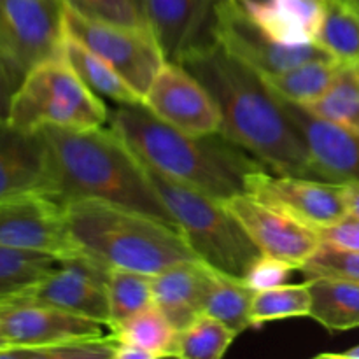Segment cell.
I'll return each mask as SVG.
<instances>
[{
	"label": "cell",
	"mask_w": 359,
	"mask_h": 359,
	"mask_svg": "<svg viewBox=\"0 0 359 359\" xmlns=\"http://www.w3.org/2000/svg\"><path fill=\"white\" fill-rule=\"evenodd\" d=\"M58 53L72 67L79 79L98 97L109 98L118 105L142 104V97L104 58L95 55L72 35L65 34V30Z\"/></svg>",
	"instance_id": "21"
},
{
	"label": "cell",
	"mask_w": 359,
	"mask_h": 359,
	"mask_svg": "<svg viewBox=\"0 0 359 359\" xmlns=\"http://www.w3.org/2000/svg\"><path fill=\"white\" fill-rule=\"evenodd\" d=\"M0 245L60 259L83 255L70 233L65 205L46 193L0 200Z\"/></svg>",
	"instance_id": "9"
},
{
	"label": "cell",
	"mask_w": 359,
	"mask_h": 359,
	"mask_svg": "<svg viewBox=\"0 0 359 359\" xmlns=\"http://www.w3.org/2000/svg\"><path fill=\"white\" fill-rule=\"evenodd\" d=\"M219 0H142L144 14L167 62L181 63L189 53L214 42Z\"/></svg>",
	"instance_id": "17"
},
{
	"label": "cell",
	"mask_w": 359,
	"mask_h": 359,
	"mask_svg": "<svg viewBox=\"0 0 359 359\" xmlns=\"http://www.w3.org/2000/svg\"><path fill=\"white\" fill-rule=\"evenodd\" d=\"M311 286L302 284H280L269 290L256 291L251 304L252 328L283 319L309 318L311 316Z\"/></svg>",
	"instance_id": "30"
},
{
	"label": "cell",
	"mask_w": 359,
	"mask_h": 359,
	"mask_svg": "<svg viewBox=\"0 0 359 359\" xmlns=\"http://www.w3.org/2000/svg\"><path fill=\"white\" fill-rule=\"evenodd\" d=\"M300 270L307 277H337L359 284V252L321 242Z\"/></svg>",
	"instance_id": "34"
},
{
	"label": "cell",
	"mask_w": 359,
	"mask_h": 359,
	"mask_svg": "<svg viewBox=\"0 0 359 359\" xmlns=\"http://www.w3.org/2000/svg\"><path fill=\"white\" fill-rule=\"evenodd\" d=\"M111 335L118 344L140 347L154 354L156 359H161L170 358L177 330L156 305H151L146 311L111 328Z\"/></svg>",
	"instance_id": "26"
},
{
	"label": "cell",
	"mask_w": 359,
	"mask_h": 359,
	"mask_svg": "<svg viewBox=\"0 0 359 359\" xmlns=\"http://www.w3.org/2000/svg\"><path fill=\"white\" fill-rule=\"evenodd\" d=\"M284 111L300 133L316 179L359 184V132L311 114L304 105L284 100Z\"/></svg>",
	"instance_id": "16"
},
{
	"label": "cell",
	"mask_w": 359,
	"mask_h": 359,
	"mask_svg": "<svg viewBox=\"0 0 359 359\" xmlns=\"http://www.w3.org/2000/svg\"><path fill=\"white\" fill-rule=\"evenodd\" d=\"M7 349H11V346L6 342V340H4V337L0 335V354H2L4 351H7Z\"/></svg>",
	"instance_id": "41"
},
{
	"label": "cell",
	"mask_w": 359,
	"mask_h": 359,
	"mask_svg": "<svg viewBox=\"0 0 359 359\" xmlns=\"http://www.w3.org/2000/svg\"><path fill=\"white\" fill-rule=\"evenodd\" d=\"M314 42L339 62H359V13L339 0H325Z\"/></svg>",
	"instance_id": "27"
},
{
	"label": "cell",
	"mask_w": 359,
	"mask_h": 359,
	"mask_svg": "<svg viewBox=\"0 0 359 359\" xmlns=\"http://www.w3.org/2000/svg\"><path fill=\"white\" fill-rule=\"evenodd\" d=\"M311 316L328 332L359 328V284L337 277H309Z\"/></svg>",
	"instance_id": "22"
},
{
	"label": "cell",
	"mask_w": 359,
	"mask_h": 359,
	"mask_svg": "<svg viewBox=\"0 0 359 359\" xmlns=\"http://www.w3.org/2000/svg\"><path fill=\"white\" fill-rule=\"evenodd\" d=\"M109 270L111 266L90 258L84 252L72 258H63L48 276L9 300L51 305L93 319L109 328Z\"/></svg>",
	"instance_id": "12"
},
{
	"label": "cell",
	"mask_w": 359,
	"mask_h": 359,
	"mask_svg": "<svg viewBox=\"0 0 359 359\" xmlns=\"http://www.w3.org/2000/svg\"><path fill=\"white\" fill-rule=\"evenodd\" d=\"M109 330L154 305L153 276L111 266L107 277Z\"/></svg>",
	"instance_id": "28"
},
{
	"label": "cell",
	"mask_w": 359,
	"mask_h": 359,
	"mask_svg": "<svg viewBox=\"0 0 359 359\" xmlns=\"http://www.w3.org/2000/svg\"><path fill=\"white\" fill-rule=\"evenodd\" d=\"M311 114L359 132V62H342L328 90L304 105Z\"/></svg>",
	"instance_id": "25"
},
{
	"label": "cell",
	"mask_w": 359,
	"mask_h": 359,
	"mask_svg": "<svg viewBox=\"0 0 359 359\" xmlns=\"http://www.w3.org/2000/svg\"><path fill=\"white\" fill-rule=\"evenodd\" d=\"M224 203L241 221L262 255L283 259L297 270H300V266L321 245L316 228L255 198L249 193L231 196L224 200Z\"/></svg>",
	"instance_id": "14"
},
{
	"label": "cell",
	"mask_w": 359,
	"mask_h": 359,
	"mask_svg": "<svg viewBox=\"0 0 359 359\" xmlns=\"http://www.w3.org/2000/svg\"><path fill=\"white\" fill-rule=\"evenodd\" d=\"M339 2L346 4L347 7H351V9L356 11V13H359V0H339Z\"/></svg>",
	"instance_id": "40"
},
{
	"label": "cell",
	"mask_w": 359,
	"mask_h": 359,
	"mask_svg": "<svg viewBox=\"0 0 359 359\" xmlns=\"http://www.w3.org/2000/svg\"><path fill=\"white\" fill-rule=\"evenodd\" d=\"M318 358H330V359H359V344L351 347V349L342 351V353H325L319 354Z\"/></svg>",
	"instance_id": "39"
},
{
	"label": "cell",
	"mask_w": 359,
	"mask_h": 359,
	"mask_svg": "<svg viewBox=\"0 0 359 359\" xmlns=\"http://www.w3.org/2000/svg\"><path fill=\"white\" fill-rule=\"evenodd\" d=\"M63 30L104 58L142 98L167 62L147 27L91 20L63 6Z\"/></svg>",
	"instance_id": "8"
},
{
	"label": "cell",
	"mask_w": 359,
	"mask_h": 359,
	"mask_svg": "<svg viewBox=\"0 0 359 359\" xmlns=\"http://www.w3.org/2000/svg\"><path fill=\"white\" fill-rule=\"evenodd\" d=\"M49 163V196L67 205L102 200L175 224L154 189L144 161L109 126L93 130H39ZM177 226V224H175Z\"/></svg>",
	"instance_id": "2"
},
{
	"label": "cell",
	"mask_w": 359,
	"mask_h": 359,
	"mask_svg": "<svg viewBox=\"0 0 359 359\" xmlns=\"http://www.w3.org/2000/svg\"><path fill=\"white\" fill-rule=\"evenodd\" d=\"M0 335L11 349L30 351L67 340L104 335V325L51 305L27 300L0 302Z\"/></svg>",
	"instance_id": "15"
},
{
	"label": "cell",
	"mask_w": 359,
	"mask_h": 359,
	"mask_svg": "<svg viewBox=\"0 0 359 359\" xmlns=\"http://www.w3.org/2000/svg\"><path fill=\"white\" fill-rule=\"evenodd\" d=\"M62 39V0H0V67L16 90L37 63L58 55Z\"/></svg>",
	"instance_id": "7"
},
{
	"label": "cell",
	"mask_w": 359,
	"mask_h": 359,
	"mask_svg": "<svg viewBox=\"0 0 359 359\" xmlns=\"http://www.w3.org/2000/svg\"><path fill=\"white\" fill-rule=\"evenodd\" d=\"M214 41L228 55L251 67L259 76H270L311 60L332 56L316 42L304 46L276 42L249 18L238 0L217 2Z\"/></svg>",
	"instance_id": "10"
},
{
	"label": "cell",
	"mask_w": 359,
	"mask_h": 359,
	"mask_svg": "<svg viewBox=\"0 0 359 359\" xmlns=\"http://www.w3.org/2000/svg\"><path fill=\"white\" fill-rule=\"evenodd\" d=\"M340 63L342 62L333 56H326V58L311 60V62L300 63V65L283 70V72L262 77L266 86L280 98L294 102V104L307 105L328 90L339 72Z\"/></svg>",
	"instance_id": "23"
},
{
	"label": "cell",
	"mask_w": 359,
	"mask_h": 359,
	"mask_svg": "<svg viewBox=\"0 0 359 359\" xmlns=\"http://www.w3.org/2000/svg\"><path fill=\"white\" fill-rule=\"evenodd\" d=\"M216 100L221 135L286 175L314 177L311 156L277 95L251 67L228 55L216 41L181 62Z\"/></svg>",
	"instance_id": "1"
},
{
	"label": "cell",
	"mask_w": 359,
	"mask_h": 359,
	"mask_svg": "<svg viewBox=\"0 0 359 359\" xmlns=\"http://www.w3.org/2000/svg\"><path fill=\"white\" fill-rule=\"evenodd\" d=\"M14 91H16V88H14V84L11 83L9 77L6 76V72L0 67V121L7 119V112H9V104Z\"/></svg>",
	"instance_id": "37"
},
{
	"label": "cell",
	"mask_w": 359,
	"mask_h": 359,
	"mask_svg": "<svg viewBox=\"0 0 359 359\" xmlns=\"http://www.w3.org/2000/svg\"><path fill=\"white\" fill-rule=\"evenodd\" d=\"M142 105L189 135L221 133V112L207 88L181 63L165 62L144 93Z\"/></svg>",
	"instance_id": "13"
},
{
	"label": "cell",
	"mask_w": 359,
	"mask_h": 359,
	"mask_svg": "<svg viewBox=\"0 0 359 359\" xmlns=\"http://www.w3.org/2000/svg\"><path fill=\"white\" fill-rule=\"evenodd\" d=\"M235 339L233 330L210 316L200 314L191 325L177 332L170 358L221 359Z\"/></svg>",
	"instance_id": "29"
},
{
	"label": "cell",
	"mask_w": 359,
	"mask_h": 359,
	"mask_svg": "<svg viewBox=\"0 0 359 359\" xmlns=\"http://www.w3.org/2000/svg\"><path fill=\"white\" fill-rule=\"evenodd\" d=\"M214 269L202 259L179 262L153 276V302L177 332L203 314Z\"/></svg>",
	"instance_id": "19"
},
{
	"label": "cell",
	"mask_w": 359,
	"mask_h": 359,
	"mask_svg": "<svg viewBox=\"0 0 359 359\" xmlns=\"http://www.w3.org/2000/svg\"><path fill=\"white\" fill-rule=\"evenodd\" d=\"M49 163L44 139L0 121V200L25 193L49 195Z\"/></svg>",
	"instance_id": "18"
},
{
	"label": "cell",
	"mask_w": 359,
	"mask_h": 359,
	"mask_svg": "<svg viewBox=\"0 0 359 359\" xmlns=\"http://www.w3.org/2000/svg\"><path fill=\"white\" fill-rule=\"evenodd\" d=\"M63 6L91 20L111 21L128 27H147L142 0H62Z\"/></svg>",
	"instance_id": "33"
},
{
	"label": "cell",
	"mask_w": 359,
	"mask_h": 359,
	"mask_svg": "<svg viewBox=\"0 0 359 359\" xmlns=\"http://www.w3.org/2000/svg\"><path fill=\"white\" fill-rule=\"evenodd\" d=\"M319 238L323 244L335 245L340 249H349V251L359 252V217L347 214L337 223L330 226L319 228Z\"/></svg>",
	"instance_id": "36"
},
{
	"label": "cell",
	"mask_w": 359,
	"mask_h": 359,
	"mask_svg": "<svg viewBox=\"0 0 359 359\" xmlns=\"http://www.w3.org/2000/svg\"><path fill=\"white\" fill-rule=\"evenodd\" d=\"M109 112L104 98L93 93L58 53L25 76L11 98L6 121L28 133L48 126L93 130L107 125Z\"/></svg>",
	"instance_id": "6"
},
{
	"label": "cell",
	"mask_w": 359,
	"mask_h": 359,
	"mask_svg": "<svg viewBox=\"0 0 359 359\" xmlns=\"http://www.w3.org/2000/svg\"><path fill=\"white\" fill-rule=\"evenodd\" d=\"M60 258L0 245V302L16 297L48 276Z\"/></svg>",
	"instance_id": "31"
},
{
	"label": "cell",
	"mask_w": 359,
	"mask_h": 359,
	"mask_svg": "<svg viewBox=\"0 0 359 359\" xmlns=\"http://www.w3.org/2000/svg\"><path fill=\"white\" fill-rule=\"evenodd\" d=\"M116 347H118V342L109 333V335L67 340V342L41 347V349H7L0 354V359H116Z\"/></svg>",
	"instance_id": "32"
},
{
	"label": "cell",
	"mask_w": 359,
	"mask_h": 359,
	"mask_svg": "<svg viewBox=\"0 0 359 359\" xmlns=\"http://www.w3.org/2000/svg\"><path fill=\"white\" fill-rule=\"evenodd\" d=\"M252 21L276 42L304 46L316 41L325 0H238Z\"/></svg>",
	"instance_id": "20"
},
{
	"label": "cell",
	"mask_w": 359,
	"mask_h": 359,
	"mask_svg": "<svg viewBox=\"0 0 359 359\" xmlns=\"http://www.w3.org/2000/svg\"><path fill=\"white\" fill-rule=\"evenodd\" d=\"M146 168L193 252L212 269L244 279L262 251L226 203L174 181L149 165Z\"/></svg>",
	"instance_id": "5"
},
{
	"label": "cell",
	"mask_w": 359,
	"mask_h": 359,
	"mask_svg": "<svg viewBox=\"0 0 359 359\" xmlns=\"http://www.w3.org/2000/svg\"><path fill=\"white\" fill-rule=\"evenodd\" d=\"M347 203L349 214L359 217V184H347Z\"/></svg>",
	"instance_id": "38"
},
{
	"label": "cell",
	"mask_w": 359,
	"mask_h": 359,
	"mask_svg": "<svg viewBox=\"0 0 359 359\" xmlns=\"http://www.w3.org/2000/svg\"><path fill=\"white\" fill-rule=\"evenodd\" d=\"M255 293L244 279L214 269L203 302V314L217 319L241 335L248 328H252L251 304Z\"/></svg>",
	"instance_id": "24"
},
{
	"label": "cell",
	"mask_w": 359,
	"mask_h": 359,
	"mask_svg": "<svg viewBox=\"0 0 359 359\" xmlns=\"http://www.w3.org/2000/svg\"><path fill=\"white\" fill-rule=\"evenodd\" d=\"M248 193L309 226L325 228L349 214L347 184L263 168L248 179Z\"/></svg>",
	"instance_id": "11"
},
{
	"label": "cell",
	"mask_w": 359,
	"mask_h": 359,
	"mask_svg": "<svg viewBox=\"0 0 359 359\" xmlns=\"http://www.w3.org/2000/svg\"><path fill=\"white\" fill-rule=\"evenodd\" d=\"M107 126L154 170L223 202L248 193V179L266 168L221 133L189 135L142 104L118 105L109 112Z\"/></svg>",
	"instance_id": "3"
},
{
	"label": "cell",
	"mask_w": 359,
	"mask_h": 359,
	"mask_svg": "<svg viewBox=\"0 0 359 359\" xmlns=\"http://www.w3.org/2000/svg\"><path fill=\"white\" fill-rule=\"evenodd\" d=\"M65 212L81 252L107 266L156 276L179 262L200 259L179 226L151 214L102 200H76Z\"/></svg>",
	"instance_id": "4"
},
{
	"label": "cell",
	"mask_w": 359,
	"mask_h": 359,
	"mask_svg": "<svg viewBox=\"0 0 359 359\" xmlns=\"http://www.w3.org/2000/svg\"><path fill=\"white\" fill-rule=\"evenodd\" d=\"M293 270L297 269L291 266L290 263L283 262V259L273 258V256L269 255H262L252 263L251 269L248 270V273L244 276V280L255 291L269 290V287L286 284V280L290 279Z\"/></svg>",
	"instance_id": "35"
}]
</instances>
